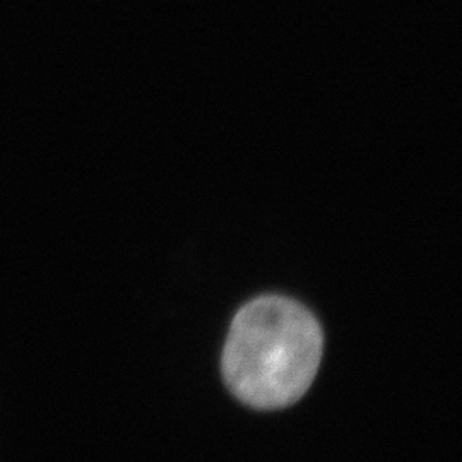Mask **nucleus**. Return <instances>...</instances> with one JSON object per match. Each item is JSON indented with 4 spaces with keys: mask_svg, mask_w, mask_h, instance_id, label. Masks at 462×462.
Segmentation results:
<instances>
[{
    "mask_svg": "<svg viewBox=\"0 0 462 462\" xmlns=\"http://www.w3.org/2000/svg\"><path fill=\"white\" fill-rule=\"evenodd\" d=\"M322 347V329L301 303L276 295L255 298L231 322L223 377L233 396L252 408H286L312 385Z\"/></svg>",
    "mask_w": 462,
    "mask_h": 462,
    "instance_id": "obj_1",
    "label": "nucleus"
}]
</instances>
